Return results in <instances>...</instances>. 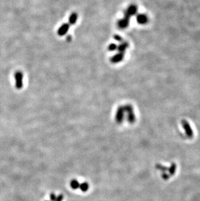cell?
<instances>
[{"label":"cell","instance_id":"cell-1","mask_svg":"<svg viewBox=\"0 0 200 201\" xmlns=\"http://www.w3.org/2000/svg\"><path fill=\"white\" fill-rule=\"evenodd\" d=\"M14 79H15L16 87L18 89H20L23 87V75L22 72L18 71L14 74Z\"/></svg>","mask_w":200,"mask_h":201},{"label":"cell","instance_id":"cell-10","mask_svg":"<svg viewBox=\"0 0 200 201\" xmlns=\"http://www.w3.org/2000/svg\"><path fill=\"white\" fill-rule=\"evenodd\" d=\"M77 20V14L76 13H73L69 17V23L70 24H75Z\"/></svg>","mask_w":200,"mask_h":201},{"label":"cell","instance_id":"cell-12","mask_svg":"<svg viewBox=\"0 0 200 201\" xmlns=\"http://www.w3.org/2000/svg\"><path fill=\"white\" fill-rule=\"evenodd\" d=\"M114 39H115L116 41L121 42H123L122 38H121L120 36H119V35H114Z\"/></svg>","mask_w":200,"mask_h":201},{"label":"cell","instance_id":"cell-6","mask_svg":"<svg viewBox=\"0 0 200 201\" xmlns=\"http://www.w3.org/2000/svg\"><path fill=\"white\" fill-rule=\"evenodd\" d=\"M123 59V53L119 52L118 53L116 54V55H114V56L112 57V58L111 59V62L113 63H118L122 61Z\"/></svg>","mask_w":200,"mask_h":201},{"label":"cell","instance_id":"cell-9","mask_svg":"<svg viewBox=\"0 0 200 201\" xmlns=\"http://www.w3.org/2000/svg\"><path fill=\"white\" fill-rule=\"evenodd\" d=\"M129 47V44L127 43V42H122L120 44V46H119L117 49H118L119 52L123 53L125 51L126 49Z\"/></svg>","mask_w":200,"mask_h":201},{"label":"cell","instance_id":"cell-7","mask_svg":"<svg viewBox=\"0 0 200 201\" xmlns=\"http://www.w3.org/2000/svg\"><path fill=\"white\" fill-rule=\"evenodd\" d=\"M137 22H139L140 24H145V23H147L148 22V17L147 15H144V14H141V15H139L137 17Z\"/></svg>","mask_w":200,"mask_h":201},{"label":"cell","instance_id":"cell-2","mask_svg":"<svg viewBox=\"0 0 200 201\" xmlns=\"http://www.w3.org/2000/svg\"><path fill=\"white\" fill-rule=\"evenodd\" d=\"M181 123H182V126L183 127V128L185 129L187 136L189 138H192L193 136H194V132H193L191 127L190 126L189 123L185 120H182Z\"/></svg>","mask_w":200,"mask_h":201},{"label":"cell","instance_id":"cell-11","mask_svg":"<svg viewBox=\"0 0 200 201\" xmlns=\"http://www.w3.org/2000/svg\"><path fill=\"white\" fill-rule=\"evenodd\" d=\"M108 49H109V50H110V51H114L115 49H117V46H116L115 44H111L109 46Z\"/></svg>","mask_w":200,"mask_h":201},{"label":"cell","instance_id":"cell-4","mask_svg":"<svg viewBox=\"0 0 200 201\" xmlns=\"http://www.w3.org/2000/svg\"><path fill=\"white\" fill-rule=\"evenodd\" d=\"M69 28H70V24H68V23H64V24H63L59 27L58 31H57V33H58L59 36H63V35H64L67 33V32L69 30Z\"/></svg>","mask_w":200,"mask_h":201},{"label":"cell","instance_id":"cell-3","mask_svg":"<svg viewBox=\"0 0 200 201\" xmlns=\"http://www.w3.org/2000/svg\"><path fill=\"white\" fill-rule=\"evenodd\" d=\"M137 13V7L135 5H131L129 7L127 10L125 11L124 18L129 20V18L131 16L135 15Z\"/></svg>","mask_w":200,"mask_h":201},{"label":"cell","instance_id":"cell-5","mask_svg":"<svg viewBox=\"0 0 200 201\" xmlns=\"http://www.w3.org/2000/svg\"><path fill=\"white\" fill-rule=\"evenodd\" d=\"M124 109L123 107H120L118 109L116 115V119L118 122H122L123 117H124Z\"/></svg>","mask_w":200,"mask_h":201},{"label":"cell","instance_id":"cell-8","mask_svg":"<svg viewBox=\"0 0 200 201\" xmlns=\"http://www.w3.org/2000/svg\"><path fill=\"white\" fill-rule=\"evenodd\" d=\"M129 23V20L123 17V18L118 21V25L119 27L121 28V29H124V28H126L128 26Z\"/></svg>","mask_w":200,"mask_h":201}]
</instances>
